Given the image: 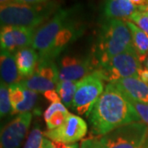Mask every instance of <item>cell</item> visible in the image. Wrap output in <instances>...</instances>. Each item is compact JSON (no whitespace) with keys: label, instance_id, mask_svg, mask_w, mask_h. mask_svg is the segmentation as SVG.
Masks as SVG:
<instances>
[{"label":"cell","instance_id":"6da1fadb","mask_svg":"<svg viewBox=\"0 0 148 148\" xmlns=\"http://www.w3.org/2000/svg\"><path fill=\"white\" fill-rule=\"evenodd\" d=\"M88 118L92 134L99 137L123 125L142 121L126 95L114 83L106 85Z\"/></svg>","mask_w":148,"mask_h":148},{"label":"cell","instance_id":"7a4b0ae2","mask_svg":"<svg viewBox=\"0 0 148 148\" xmlns=\"http://www.w3.org/2000/svg\"><path fill=\"white\" fill-rule=\"evenodd\" d=\"M56 2L48 1L37 4L9 3L1 5V27H29L37 29L58 10Z\"/></svg>","mask_w":148,"mask_h":148},{"label":"cell","instance_id":"3957f363","mask_svg":"<svg viewBox=\"0 0 148 148\" xmlns=\"http://www.w3.org/2000/svg\"><path fill=\"white\" fill-rule=\"evenodd\" d=\"M132 46V35L126 21L106 19L101 27L92 55L99 67Z\"/></svg>","mask_w":148,"mask_h":148},{"label":"cell","instance_id":"277c9868","mask_svg":"<svg viewBox=\"0 0 148 148\" xmlns=\"http://www.w3.org/2000/svg\"><path fill=\"white\" fill-rule=\"evenodd\" d=\"M142 63L133 46L123 53H119L100 65L95 71L103 81L114 83L119 80L132 77H138Z\"/></svg>","mask_w":148,"mask_h":148},{"label":"cell","instance_id":"5b68a950","mask_svg":"<svg viewBox=\"0 0 148 148\" xmlns=\"http://www.w3.org/2000/svg\"><path fill=\"white\" fill-rule=\"evenodd\" d=\"M104 148H144L148 140V126L133 122L118 127L99 138Z\"/></svg>","mask_w":148,"mask_h":148},{"label":"cell","instance_id":"8992f818","mask_svg":"<svg viewBox=\"0 0 148 148\" xmlns=\"http://www.w3.org/2000/svg\"><path fill=\"white\" fill-rule=\"evenodd\" d=\"M76 12V8H59L48 21L37 28L32 47L38 51L39 58L47 53L58 32Z\"/></svg>","mask_w":148,"mask_h":148},{"label":"cell","instance_id":"52a82bcc","mask_svg":"<svg viewBox=\"0 0 148 148\" xmlns=\"http://www.w3.org/2000/svg\"><path fill=\"white\" fill-rule=\"evenodd\" d=\"M104 81L95 72L78 81L72 109L80 115L90 114L104 91Z\"/></svg>","mask_w":148,"mask_h":148},{"label":"cell","instance_id":"ba28073f","mask_svg":"<svg viewBox=\"0 0 148 148\" xmlns=\"http://www.w3.org/2000/svg\"><path fill=\"white\" fill-rule=\"evenodd\" d=\"M97 68L93 55L84 57L64 55L58 66L59 81H80L94 73Z\"/></svg>","mask_w":148,"mask_h":148},{"label":"cell","instance_id":"9c48e42d","mask_svg":"<svg viewBox=\"0 0 148 148\" xmlns=\"http://www.w3.org/2000/svg\"><path fill=\"white\" fill-rule=\"evenodd\" d=\"M87 132V124L80 116L69 113L64 123L57 128L47 130L44 135L49 140L64 144L77 143Z\"/></svg>","mask_w":148,"mask_h":148},{"label":"cell","instance_id":"30bf717a","mask_svg":"<svg viewBox=\"0 0 148 148\" xmlns=\"http://www.w3.org/2000/svg\"><path fill=\"white\" fill-rule=\"evenodd\" d=\"M77 12L69 19L64 27L58 32L51 47L43 57L39 58L40 60L43 59H53L58 57L60 53L69 45L78 39L84 32L85 26L82 21L78 19Z\"/></svg>","mask_w":148,"mask_h":148},{"label":"cell","instance_id":"8fae6325","mask_svg":"<svg viewBox=\"0 0 148 148\" xmlns=\"http://www.w3.org/2000/svg\"><path fill=\"white\" fill-rule=\"evenodd\" d=\"M31 112L19 114L1 130L0 148H20L32 122Z\"/></svg>","mask_w":148,"mask_h":148},{"label":"cell","instance_id":"7c38bea8","mask_svg":"<svg viewBox=\"0 0 148 148\" xmlns=\"http://www.w3.org/2000/svg\"><path fill=\"white\" fill-rule=\"evenodd\" d=\"M36 28L4 26L1 27L0 45L1 49L12 53L26 47L32 46Z\"/></svg>","mask_w":148,"mask_h":148},{"label":"cell","instance_id":"4fadbf2b","mask_svg":"<svg viewBox=\"0 0 148 148\" xmlns=\"http://www.w3.org/2000/svg\"><path fill=\"white\" fill-rule=\"evenodd\" d=\"M12 111V114H24L32 110L38 100L37 92L29 90L20 82L8 86Z\"/></svg>","mask_w":148,"mask_h":148},{"label":"cell","instance_id":"5bb4252c","mask_svg":"<svg viewBox=\"0 0 148 148\" xmlns=\"http://www.w3.org/2000/svg\"><path fill=\"white\" fill-rule=\"evenodd\" d=\"M114 84L132 100L148 103V85L138 77L123 78Z\"/></svg>","mask_w":148,"mask_h":148},{"label":"cell","instance_id":"9a60e30c","mask_svg":"<svg viewBox=\"0 0 148 148\" xmlns=\"http://www.w3.org/2000/svg\"><path fill=\"white\" fill-rule=\"evenodd\" d=\"M16 63L21 80L35 73L39 63V53L32 46L17 50L15 53Z\"/></svg>","mask_w":148,"mask_h":148},{"label":"cell","instance_id":"2e32d148","mask_svg":"<svg viewBox=\"0 0 148 148\" xmlns=\"http://www.w3.org/2000/svg\"><path fill=\"white\" fill-rule=\"evenodd\" d=\"M137 9L131 0H106L104 4V14L107 19L128 21Z\"/></svg>","mask_w":148,"mask_h":148},{"label":"cell","instance_id":"e0dca14e","mask_svg":"<svg viewBox=\"0 0 148 148\" xmlns=\"http://www.w3.org/2000/svg\"><path fill=\"white\" fill-rule=\"evenodd\" d=\"M0 71L1 79L8 86L20 82L21 81V77L16 66V57L12 52L1 49Z\"/></svg>","mask_w":148,"mask_h":148},{"label":"cell","instance_id":"ac0fdd59","mask_svg":"<svg viewBox=\"0 0 148 148\" xmlns=\"http://www.w3.org/2000/svg\"><path fill=\"white\" fill-rule=\"evenodd\" d=\"M132 35V45L141 63H145L148 56V34L141 30L131 21H126Z\"/></svg>","mask_w":148,"mask_h":148},{"label":"cell","instance_id":"d6986e66","mask_svg":"<svg viewBox=\"0 0 148 148\" xmlns=\"http://www.w3.org/2000/svg\"><path fill=\"white\" fill-rule=\"evenodd\" d=\"M20 83L29 90L43 94L48 90H55V87L57 86L54 82L45 78L44 77L37 73L36 72H35V73L31 77L21 80Z\"/></svg>","mask_w":148,"mask_h":148},{"label":"cell","instance_id":"ffe728a7","mask_svg":"<svg viewBox=\"0 0 148 148\" xmlns=\"http://www.w3.org/2000/svg\"><path fill=\"white\" fill-rule=\"evenodd\" d=\"M78 81H59L56 86V90L62 103L66 107L72 108L74 95L77 89Z\"/></svg>","mask_w":148,"mask_h":148},{"label":"cell","instance_id":"44dd1931","mask_svg":"<svg viewBox=\"0 0 148 148\" xmlns=\"http://www.w3.org/2000/svg\"><path fill=\"white\" fill-rule=\"evenodd\" d=\"M36 72L45 78L54 82L56 85L59 82L58 67L53 59L40 60Z\"/></svg>","mask_w":148,"mask_h":148},{"label":"cell","instance_id":"7402d4cb","mask_svg":"<svg viewBox=\"0 0 148 148\" xmlns=\"http://www.w3.org/2000/svg\"><path fill=\"white\" fill-rule=\"evenodd\" d=\"M48 138L44 135V132L38 126L33 127L23 148H47Z\"/></svg>","mask_w":148,"mask_h":148},{"label":"cell","instance_id":"603a6c76","mask_svg":"<svg viewBox=\"0 0 148 148\" xmlns=\"http://www.w3.org/2000/svg\"><path fill=\"white\" fill-rule=\"evenodd\" d=\"M8 85L1 81L0 85V115L1 118L7 116L12 111L11 105Z\"/></svg>","mask_w":148,"mask_h":148},{"label":"cell","instance_id":"cb8c5ba5","mask_svg":"<svg viewBox=\"0 0 148 148\" xmlns=\"http://www.w3.org/2000/svg\"><path fill=\"white\" fill-rule=\"evenodd\" d=\"M128 21L133 22L141 30L148 34V11L143 8H138Z\"/></svg>","mask_w":148,"mask_h":148},{"label":"cell","instance_id":"d4e9b609","mask_svg":"<svg viewBox=\"0 0 148 148\" xmlns=\"http://www.w3.org/2000/svg\"><path fill=\"white\" fill-rule=\"evenodd\" d=\"M69 114V110L57 111L53 113V114L49 118L47 121H45L48 130H52L62 125L66 120Z\"/></svg>","mask_w":148,"mask_h":148},{"label":"cell","instance_id":"484cf974","mask_svg":"<svg viewBox=\"0 0 148 148\" xmlns=\"http://www.w3.org/2000/svg\"><path fill=\"white\" fill-rule=\"evenodd\" d=\"M127 97V100L132 104L135 110L137 111L138 114L140 117L142 122L146 123L148 126V103H143V102H139V101H134L131 99L130 97Z\"/></svg>","mask_w":148,"mask_h":148},{"label":"cell","instance_id":"4316f807","mask_svg":"<svg viewBox=\"0 0 148 148\" xmlns=\"http://www.w3.org/2000/svg\"><path fill=\"white\" fill-rule=\"evenodd\" d=\"M68 110L66 106H64L62 102H53L51 103L50 106L46 109V110L44 113V119L45 121H47L49 118L53 114V113L57 111H65Z\"/></svg>","mask_w":148,"mask_h":148},{"label":"cell","instance_id":"83f0119b","mask_svg":"<svg viewBox=\"0 0 148 148\" xmlns=\"http://www.w3.org/2000/svg\"><path fill=\"white\" fill-rule=\"evenodd\" d=\"M80 148H104V147L97 138H86L82 141Z\"/></svg>","mask_w":148,"mask_h":148},{"label":"cell","instance_id":"f1b7e54d","mask_svg":"<svg viewBox=\"0 0 148 148\" xmlns=\"http://www.w3.org/2000/svg\"><path fill=\"white\" fill-rule=\"evenodd\" d=\"M47 148H80V146L77 143L64 144V143L52 142V141L48 139Z\"/></svg>","mask_w":148,"mask_h":148},{"label":"cell","instance_id":"f546056e","mask_svg":"<svg viewBox=\"0 0 148 148\" xmlns=\"http://www.w3.org/2000/svg\"><path fill=\"white\" fill-rule=\"evenodd\" d=\"M44 96L47 99L48 101H51L52 103H53V102H62L61 99H60V96L58 95L56 90H48V91L44 93Z\"/></svg>","mask_w":148,"mask_h":148},{"label":"cell","instance_id":"4dcf8cb0","mask_svg":"<svg viewBox=\"0 0 148 148\" xmlns=\"http://www.w3.org/2000/svg\"><path fill=\"white\" fill-rule=\"evenodd\" d=\"M138 77L148 85V69H146L145 67L140 69L139 73H138Z\"/></svg>","mask_w":148,"mask_h":148},{"label":"cell","instance_id":"1f68e13d","mask_svg":"<svg viewBox=\"0 0 148 148\" xmlns=\"http://www.w3.org/2000/svg\"><path fill=\"white\" fill-rule=\"evenodd\" d=\"M49 0H14L12 3H25V4H37L45 2H48Z\"/></svg>","mask_w":148,"mask_h":148},{"label":"cell","instance_id":"d6a6232c","mask_svg":"<svg viewBox=\"0 0 148 148\" xmlns=\"http://www.w3.org/2000/svg\"><path fill=\"white\" fill-rule=\"evenodd\" d=\"M131 2L137 8H144L148 5V0H131Z\"/></svg>","mask_w":148,"mask_h":148},{"label":"cell","instance_id":"836d02e7","mask_svg":"<svg viewBox=\"0 0 148 148\" xmlns=\"http://www.w3.org/2000/svg\"><path fill=\"white\" fill-rule=\"evenodd\" d=\"M12 2H14V0H0L1 5L6 4V3H12Z\"/></svg>","mask_w":148,"mask_h":148},{"label":"cell","instance_id":"e575fe53","mask_svg":"<svg viewBox=\"0 0 148 148\" xmlns=\"http://www.w3.org/2000/svg\"><path fill=\"white\" fill-rule=\"evenodd\" d=\"M145 68L148 69V56L147 59H146V61H145Z\"/></svg>","mask_w":148,"mask_h":148},{"label":"cell","instance_id":"d590c367","mask_svg":"<svg viewBox=\"0 0 148 148\" xmlns=\"http://www.w3.org/2000/svg\"><path fill=\"white\" fill-rule=\"evenodd\" d=\"M143 8H144V9H146V10H147V11H148V5L147 6V7H144Z\"/></svg>","mask_w":148,"mask_h":148}]
</instances>
